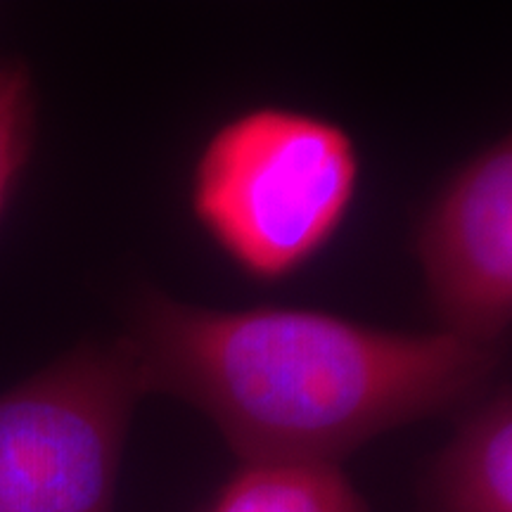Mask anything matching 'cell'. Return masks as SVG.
<instances>
[{
	"label": "cell",
	"mask_w": 512,
	"mask_h": 512,
	"mask_svg": "<svg viewBox=\"0 0 512 512\" xmlns=\"http://www.w3.org/2000/svg\"><path fill=\"white\" fill-rule=\"evenodd\" d=\"M121 339L147 394L214 422L242 463H335L489 392L503 347L387 330L318 309H207L143 290Z\"/></svg>",
	"instance_id": "1"
},
{
	"label": "cell",
	"mask_w": 512,
	"mask_h": 512,
	"mask_svg": "<svg viewBox=\"0 0 512 512\" xmlns=\"http://www.w3.org/2000/svg\"><path fill=\"white\" fill-rule=\"evenodd\" d=\"M358 176V147L335 121L290 107H254L204 143L190 178V207L242 273L278 283L335 238Z\"/></svg>",
	"instance_id": "2"
},
{
	"label": "cell",
	"mask_w": 512,
	"mask_h": 512,
	"mask_svg": "<svg viewBox=\"0 0 512 512\" xmlns=\"http://www.w3.org/2000/svg\"><path fill=\"white\" fill-rule=\"evenodd\" d=\"M145 394L121 337L83 342L0 394V512H114Z\"/></svg>",
	"instance_id": "3"
},
{
	"label": "cell",
	"mask_w": 512,
	"mask_h": 512,
	"mask_svg": "<svg viewBox=\"0 0 512 512\" xmlns=\"http://www.w3.org/2000/svg\"><path fill=\"white\" fill-rule=\"evenodd\" d=\"M439 330L503 347L512 323V143L496 138L448 178L415 238Z\"/></svg>",
	"instance_id": "4"
},
{
	"label": "cell",
	"mask_w": 512,
	"mask_h": 512,
	"mask_svg": "<svg viewBox=\"0 0 512 512\" xmlns=\"http://www.w3.org/2000/svg\"><path fill=\"white\" fill-rule=\"evenodd\" d=\"M432 512H512V392L503 384L475 401L434 460Z\"/></svg>",
	"instance_id": "5"
},
{
	"label": "cell",
	"mask_w": 512,
	"mask_h": 512,
	"mask_svg": "<svg viewBox=\"0 0 512 512\" xmlns=\"http://www.w3.org/2000/svg\"><path fill=\"white\" fill-rule=\"evenodd\" d=\"M209 512H370L366 498L335 463H242Z\"/></svg>",
	"instance_id": "6"
},
{
	"label": "cell",
	"mask_w": 512,
	"mask_h": 512,
	"mask_svg": "<svg viewBox=\"0 0 512 512\" xmlns=\"http://www.w3.org/2000/svg\"><path fill=\"white\" fill-rule=\"evenodd\" d=\"M36 133V88L24 62L0 60V216L31 157Z\"/></svg>",
	"instance_id": "7"
}]
</instances>
